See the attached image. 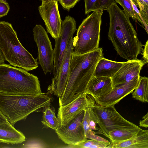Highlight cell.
<instances>
[{
	"label": "cell",
	"instance_id": "cell-2",
	"mask_svg": "<svg viewBox=\"0 0 148 148\" xmlns=\"http://www.w3.org/2000/svg\"><path fill=\"white\" fill-rule=\"evenodd\" d=\"M103 56L101 48L81 55L77 54L73 51L67 83L63 94L59 98L60 106L69 103L85 93L96 65Z\"/></svg>",
	"mask_w": 148,
	"mask_h": 148
},
{
	"label": "cell",
	"instance_id": "cell-11",
	"mask_svg": "<svg viewBox=\"0 0 148 148\" xmlns=\"http://www.w3.org/2000/svg\"><path fill=\"white\" fill-rule=\"evenodd\" d=\"M95 103L94 99L85 93L69 103L60 106L57 118L61 125H65L73 119L82 111Z\"/></svg>",
	"mask_w": 148,
	"mask_h": 148
},
{
	"label": "cell",
	"instance_id": "cell-5",
	"mask_svg": "<svg viewBox=\"0 0 148 148\" xmlns=\"http://www.w3.org/2000/svg\"><path fill=\"white\" fill-rule=\"evenodd\" d=\"M0 50L5 60L10 64L28 71L38 67L37 59L23 46L12 24L0 22Z\"/></svg>",
	"mask_w": 148,
	"mask_h": 148
},
{
	"label": "cell",
	"instance_id": "cell-33",
	"mask_svg": "<svg viewBox=\"0 0 148 148\" xmlns=\"http://www.w3.org/2000/svg\"><path fill=\"white\" fill-rule=\"evenodd\" d=\"M9 122L6 118L0 112V123Z\"/></svg>",
	"mask_w": 148,
	"mask_h": 148
},
{
	"label": "cell",
	"instance_id": "cell-28",
	"mask_svg": "<svg viewBox=\"0 0 148 148\" xmlns=\"http://www.w3.org/2000/svg\"><path fill=\"white\" fill-rule=\"evenodd\" d=\"M79 0H59V1L64 9L69 11L74 7Z\"/></svg>",
	"mask_w": 148,
	"mask_h": 148
},
{
	"label": "cell",
	"instance_id": "cell-20",
	"mask_svg": "<svg viewBox=\"0 0 148 148\" xmlns=\"http://www.w3.org/2000/svg\"><path fill=\"white\" fill-rule=\"evenodd\" d=\"M143 130L139 127L116 129L110 131L107 137L110 140V145H115L136 136Z\"/></svg>",
	"mask_w": 148,
	"mask_h": 148
},
{
	"label": "cell",
	"instance_id": "cell-12",
	"mask_svg": "<svg viewBox=\"0 0 148 148\" xmlns=\"http://www.w3.org/2000/svg\"><path fill=\"white\" fill-rule=\"evenodd\" d=\"M40 14L44 21L47 32L55 40L59 37L60 32L61 21L58 2L51 1L38 8Z\"/></svg>",
	"mask_w": 148,
	"mask_h": 148
},
{
	"label": "cell",
	"instance_id": "cell-29",
	"mask_svg": "<svg viewBox=\"0 0 148 148\" xmlns=\"http://www.w3.org/2000/svg\"><path fill=\"white\" fill-rule=\"evenodd\" d=\"M10 8L8 3L6 1L0 0V18L7 15Z\"/></svg>",
	"mask_w": 148,
	"mask_h": 148
},
{
	"label": "cell",
	"instance_id": "cell-3",
	"mask_svg": "<svg viewBox=\"0 0 148 148\" xmlns=\"http://www.w3.org/2000/svg\"><path fill=\"white\" fill-rule=\"evenodd\" d=\"M51 98L45 93L31 95L0 94V112L13 126L25 120L31 113L50 106Z\"/></svg>",
	"mask_w": 148,
	"mask_h": 148
},
{
	"label": "cell",
	"instance_id": "cell-22",
	"mask_svg": "<svg viewBox=\"0 0 148 148\" xmlns=\"http://www.w3.org/2000/svg\"><path fill=\"white\" fill-rule=\"evenodd\" d=\"M44 108L41 121L42 123L47 127L55 130H57L61 125L58 118L56 116L55 111L49 106Z\"/></svg>",
	"mask_w": 148,
	"mask_h": 148
},
{
	"label": "cell",
	"instance_id": "cell-10",
	"mask_svg": "<svg viewBox=\"0 0 148 148\" xmlns=\"http://www.w3.org/2000/svg\"><path fill=\"white\" fill-rule=\"evenodd\" d=\"M84 114V110L66 125H61L55 130L58 138L70 147L78 145L87 139L82 124Z\"/></svg>",
	"mask_w": 148,
	"mask_h": 148
},
{
	"label": "cell",
	"instance_id": "cell-24",
	"mask_svg": "<svg viewBox=\"0 0 148 148\" xmlns=\"http://www.w3.org/2000/svg\"><path fill=\"white\" fill-rule=\"evenodd\" d=\"M114 0H84L86 14L90 12L105 10L109 7Z\"/></svg>",
	"mask_w": 148,
	"mask_h": 148
},
{
	"label": "cell",
	"instance_id": "cell-15",
	"mask_svg": "<svg viewBox=\"0 0 148 148\" xmlns=\"http://www.w3.org/2000/svg\"><path fill=\"white\" fill-rule=\"evenodd\" d=\"M139 79L119 84L103 96L94 99L96 104L103 107L114 105L123 98L131 93L137 86Z\"/></svg>",
	"mask_w": 148,
	"mask_h": 148
},
{
	"label": "cell",
	"instance_id": "cell-4",
	"mask_svg": "<svg viewBox=\"0 0 148 148\" xmlns=\"http://www.w3.org/2000/svg\"><path fill=\"white\" fill-rule=\"evenodd\" d=\"M42 92L37 76L22 68L0 64V94L31 95Z\"/></svg>",
	"mask_w": 148,
	"mask_h": 148
},
{
	"label": "cell",
	"instance_id": "cell-25",
	"mask_svg": "<svg viewBox=\"0 0 148 148\" xmlns=\"http://www.w3.org/2000/svg\"><path fill=\"white\" fill-rule=\"evenodd\" d=\"M110 142H100L92 140L86 139L78 145L70 147L79 148H107L110 144Z\"/></svg>",
	"mask_w": 148,
	"mask_h": 148
},
{
	"label": "cell",
	"instance_id": "cell-8",
	"mask_svg": "<svg viewBox=\"0 0 148 148\" xmlns=\"http://www.w3.org/2000/svg\"><path fill=\"white\" fill-rule=\"evenodd\" d=\"M76 30V22L73 17L69 15L62 21L61 27L58 37L55 40L53 49V77L52 79L57 78L70 40L73 38Z\"/></svg>",
	"mask_w": 148,
	"mask_h": 148
},
{
	"label": "cell",
	"instance_id": "cell-7",
	"mask_svg": "<svg viewBox=\"0 0 148 148\" xmlns=\"http://www.w3.org/2000/svg\"><path fill=\"white\" fill-rule=\"evenodd\" d=\"M88 109L91 119L99 127L97 133L106 137L112 130L139 127L123 117L116 111L114 105L103 107L95 103L88 107Z\"/></svg>",
	"mask_w": 148,
	"mask_h": 148
},
{
	"label": "cell",
	"instance_id": "cell-17",
	"mask_svg": "<svg viewBox=\"0 0 148 148\" xmlns=\"http://www.w3.org/2000/svg\"><path fill=\"white\" fill-rule=\"evenodd\" d=\"M26 139L24 134L16 129L9 122L0 123V143L17 144L21 143Z\"/></svg>",
	"mask_w": 148,
	"mask_h": 148
},
{
	"label": "cell",
	"instance_id": "cell-9",
	"mask_svg": "<svg viewBox=\"0 0 148 148\" xmlns=\"http://www.w3.org/2000/svg\"><path fill=\"white\" fill-rule=\"evenodd\" d=\"M34 39L38 50V59L46 75L53 71V50L47 33L40 25H36L33 29Z\"/></svg>",
	"mask_w": 148,
	"mask_h": 148
},
{
	"label": "cell",
	"instance_id": "cell-23",
	"mask_svg": "<svg viewBox=\"0 0 148 148\" xmlns=\"http://www.w3.org/2000/svg\"><path fill=\"white\" fill-rule=\"evenodd\" d=\"M116 3H119L123 8L124 10L136 22L137 21L140 23L144 27L147 34L148 33V25L143 20L141 17L136 12L131 0H114Z\"/></svg>",
	"mask_w": 148,
	"mask_h": 148
},
{
	"label": "cell",
	"instance_id": "cell-31",
	"mask_svg": "<svg viewBox=\"0 0 148 148\" xmlns=\"http://www.w3.org/2000/svg\"><path fill=\"white\" fill-rule=\"evenodd\" d=\"M142 119H143L140 120L139 121L140 126L147 128L148 127V112L143 116Z\"/></svg>",
	"mask_w": 148,
	"mask_h": 148
},
{
	"label": "cell",
	"instance_id": "cell-34",
	"mask_svg": "<svg viewBox=\"0 0 148 148\" xmlns=\"http://www.w3.org/2000/svg\"><path fill=\"white\" fill-rule=\"evenodd\" d=\"M42 1L41 5H44L45 4L51 1H55L58 2L59 0H41Z\"/></svg>",
	"mask_w": 148,
	"mask_h": 148
},
{
	"label": "cell",
	"instance_id": "cell-21",
	"mask_svg": "<svg viewBox=\"0 0 148 148\" xmlns=\"http://www.w3.org/2000/svg\"><path fill=\"white\" fill-rule=\"evenodd\" d=\"M132 92V97L144 103L148 102V78L140 76L138 84Z\"/></svg>",
	"mask_w": 148,
	"mask_h": 148
},
{
	"label": "cell",
	"instance_id": "cell-1",
	"mask_svg": "<svg viewBox=\"0 0 148 148\" xmlns=\"http://www.w3.org/2000/svg\"><path fill=\"white\" fill-rule=\"evenodd\" d=\"M106 10L110 18L108 38L117 54L127 61L136 60L142 54L144 45L138 38L129 16L114 1Z\"/></svg>",
	"mask_w": 148,
	"mask_h": 148
},
{
	"label": "cell",
	"instance_id": "cell-26",
	"mask_svg": "<svg viewBox=\"0 0 148 148\" xmlns=\"http://www.w3.org/2000/svg\"><path fill=\"white\" fill-rule=\"evenodd\" d=\"M139 9L140 16L144 22L148 25V0H131Z\"/></svg>",
	"mask_w": 148,
	"mask_h": 148
},
{
	"label": "cell",
	"instance_id": "cell-18",
	"mask_svg": "<svg viewBox=\"0 0 148 148\" xmlns=\"http://www.w3.org/2000/svg\"><path fill=\"white\" fill-rule=\"evenodd\" d=\"M124 62L110 60L101 57L98 61L93 75L97 77L111 78L122 66Z\"/></svg>",
	"mask_w": 148,
	"mask_h": 148
},
{
	"label": "cell",
	"instance_id": "cell-35",
	"mask_svg": "<svg viewBox=\"0 0 148 148\" xmlns=\"http://www.w3.org/2000/svg\"><path fill=\"white\" fill-rule=\"evenodd\" d=\"M5 59L0 50V64L4 63Z\"/></svg>",
	"mask_w": 148,
	"mask_h": 148
},
{
	"label": "cell",
	"instance_id": "cell-27",
	"mask_svg": "<svg viewBox=\"0 0 148 148\" xmlns=\"http://www.w3.org/2000/svg\"><path fill=\"white\" fill-rule=\"evenodd\" d=\"M85 135L87 138L90 139L100 142H110L108 140L101 136L96 135L95 132L91 130H90Z\"/></svg>",
	"mask_w": 148,
	"mask_h": 148
},
{
	"label": "cell",
	"instance_id": "cell-14",
	"mask_svg": "<svg viewBox=\"0 0 148 148\" xmlns=\"http://www.w3.org/2000/svg\"><path fill=\"white\" fill-rule=\"evenodd\" d=\"M73 38L70 40L68 44L58 77L55 79H52L51 83L48 88L49 92L59 98L63 94L68 81L70 59L73 50Z\"/></svg>",
	"mask_w": 148,
	"mask_h": 148
},
{
	"label": "cell",
	"instance_id": "cell-6",
	"mask_svg": "<svg viewBox=\"0 0 148 148\" xmlns=\"http://www.w3.org/2000/svg\"><path fill=\"white\" fill-rule=\"evenodd\" d=\"M103 10L94 11L79 25L73 38V52L78 55L86 53L99 48Z\"/></svg>",
	"mask_w": 148,
	"mask_h": 148
},
{
	"label": "cell",
	"instance_id": "cell-32",
	"mask_svg": "<svg viewBox=\"0 0 148 148\" xmlns=\"http://www.w3.org/2000/svg\"><path fill=\"white\" fill-rule=\"evenodd\" d=\"M89 125L90 129L92 130H97L98 127H96V123L91 118L89 121Z\"/></svg>",
	"mask_w": 148,
	"mask_h": 148
},
{
	"label": "cell",
	"instance_id": "cell-30",
	"mask_svg": "<svg viewBox=\"0 0 148 148\" xmlns=\"http://www.w3.org/2000/svg\"><path fill=\"white\" fill-rule=\"evenodd\" d=\"M144 48L143 49L142 52L143 55L142 61L145 64H146L148 62V41L147 40L145 44L144 45Z\"/></svg>",
	"mask_w": 148,
	"mask_h": 148
},
{
	"label": "cell",
	"instance_id": "cell-16",
	"mask_svg": "<svg viewBox=\"0 0 148 148\" xmlns=\"http://www.w3.org/2000/svg\"><path fill=\"white\" fill-rule=\"evenodd\" d=\"M112 89L111 78L93 76L88 84L85 93L94 99L97 98L108 93Z\"/></svg>",
	"mask_w": 148,
	"mask_h": 148
},
{
	"label": "cell",
	"instance_id": "cell-19",
	"mask_svg": "<svg viewBox=\"0 0 148 148\" xmlns=\"http://www.w3.org/2000/svg\"><path fill=\"white\" fill-rule=\"evenodd\" d=\"M107 148H148V130H143L136 136Z\"/></svg>",
	"mask_w": 148,
	"mask_h": 148
},
{
	"label": "cell",
	"instance_id": "cell-13",
	"mask_svg": "<svg viewBox=\"0 0 148 148\" xmlns=\"http://www.w3.org/2000/svg\"><path fill=\"white\" fill-rule=\"evenodd\" d=\"M145 64L142 60H128L124 63L111 78L112 88L119 84L138 79L140 71Z\"/></svg>",
	"mask_w": 148,
	"mask_h": 148
}]
</instances>
